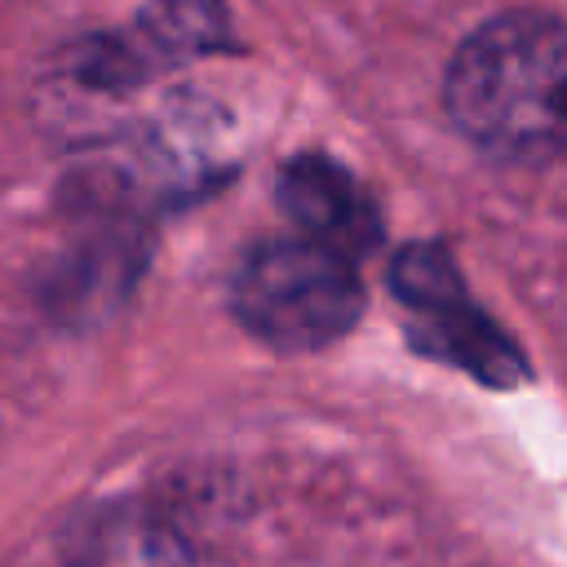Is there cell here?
Here are the masks:
<instances>
[{
	"label": "cell",
	"mask_w": 567,
	"mask_h": 567,
	"mask_svg": "<svg viewBox=\"0 0 567 567\" xmlns=\"http://www.w3.org/2000/svg\"><path fill=\"white\" fill-rule=\"evenodd\" d=\"M279 204L306 230V239L359 257L381 235V213L368 190L328 155H297L279 173Z\"/></svg>",
	"instance_id": "obj_4"
},
{
	"label": "cell",
	"mask_w": 567,
	"mask_h": 567,
	"mask_svg": "<svg viewBox=\"0 0 567 567\" xmlns=\"http://www.w3.org/2000/svg\"><path fill=\"white\" fill-rule=\"evenodd\" d=\"M390 288L412 315L416 346L492 381L514 385L523 377V354L487 315L465 297V284L452 266V257L434 244H412L390 266Z\"/></svg>",
	"instance_id": "obj_3"
},
{
	"label": "cell",
	"mask_w": 567,
	"mask_h": 567,
	"mask_svg": "<svg viewBox=\"0 0 567 567\" xmlns=\"http://www.w3.org/2000/svg\"><path fill=\"white\" fill-rule=\"evenodd\" d=\"M71 567H195V554L177 523L155 509L124 505L97 514L84 527Z\"/></svg>",
	"instance_id": "obj_6"
},
{
	"label": "cell",
	"mask_w": 567,
	"mask_h": 567,
	"mask_svg": "<svg viewBox=\"0 0 567 567\" xmlns=\"http://www.w3.org/2000/svg\"><path fill=\"white\" fill-rule=\"evenodd\" d=\"M235 315L279 350H319L363 310L350 257L315 239L257 244L235 275Z\"/></svg>",
	"instance_id": "obj_2"
},
{
	"label": "cell",
	"mask_w": 567,
	"mask_h": 567,
	"mask_svg": "<svg viewBox=\"0 0 567 567\" xmlns=\"http://www.w3.org/2000/svg\"><path fill=\"white\" fill-rule=\"evenodd\" d=\"M456 128L501 159H540L567 142V27L545 13L483 22L447 66Z\"/></svg>",
	"instance_id": "obj_1"
},
{
	"label": "cell",
	"mask_w": 567,
	"mask_h": 567,
	"mask_svg": "<svg viewBox=\"0 0 567 567\" xmlns=\"http://www.w3.org/2000/svg\"><path fill=\"white\" fill-rule=\"evenodd\" d=\"M221 40H226L221 0H155L128 40H115L111 49L89 58V75L137 80V75H151L155 66L217 49Z\"/></svg>",
	"instance_id": "obj_5"
}]
</instances>
